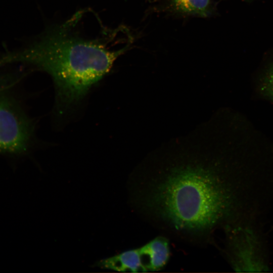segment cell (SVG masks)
Instances as JSON below:
<instances>
[{
    "instance_id": "6da1fadb",
    "label": "cell",
    "mask_w": 273,
    "mask_h": 273,
    "mask_svg": "<svg viewBox=\"0 0 273 273\" xmlns=\"http://www.w3.org/2000/svg\"><path fill=\"white\" fill-rule=\"evenodd\" d=\"M139 170L131 182L134 210L161 235L192 245L213 242L242 216L241 180L217 159L171 158Z\"/></svg>"
},
{
    "instance_id": "7a4b0ae2",
    "label": "cell",
    "mask_w": 273,
    "mask_h": 273,
    "mask_svg": "<svg viewBox=\"0 0 273 273\" xmlns=\"http://www.w3.org/2000/svg\"><path fill=\"white\" fill-rule=\"evenodd\" d=\"M101 22L92 11L78 12L7 61L30 64L49 74L58 110L63 112L81 101L130 47L120 46L123 28Z\"/></svg>"
},
{
    "instance_id": "3957f363",
    "label": "cell",
    "mask_w": 273,
    "mask_h": 273,
    "mask_svg": "<svg viewBox=\"0 0 273 273\" xmlns=\"http://www.w3.org/2000/svg\"><path fill=\"white\" fill-rule=\"evenodd\" d=\"M245 218L224 232L225 254L236 271H264L268 269L264 241L253 221Z\"/></svg>"
},
{
    "instance_id": "277c9868",
    "label": "cell",
    "mask_w": 273,
    "mask_h": 273,
    "mask_svg": "<svg viewBox=\"0 0 273 273\" xmlns=\"http://www.w3.org/2000/svg\"><path fill=\"white\" fill-rule=\"evenodd\" d=\"M33 124L14 100L0 92V153L25 152L32 138Z\"/></svg>"
},
{
    "instance_id": "5b68a950",
    "label": "cell",
    "mask_w": 273,
    "mask_h": 273,
    "mask_svg": "<svg viewBox=\"0 0 273 273\" xmlns=\"http://www.w3.org/2000/svg\"><path fill=\"white\" fill-rule=\"evenodd\" d=\"M101 268L120 272H149L150 259L144 245L128 250L100 261Z\"/></svg>"
},
{
    "instance_id": "8992f818",
    "label": "cell",
    "mask_w": 273,
    "mask_h": 273,
    "mask_svg": "<svg viewBox=\"0 0 273 273\" xmlns=\"http://www.w3.org/2000/svg\"><path fill=\"white\" fill-rule=\"evenodd\" d=\"M159 11L183 16L207 18L214 12L212 0H159ZM156 1V2H158Z\"/></svg>"
},
{
    "instance_id": "52a82bcc",
    "label": "cell",
    "mask_w": 273,
    "mask_h": 273,
    "mask_svg": "<svg viewBox=\"0 0 273 273\" xmlns=\"http://www.w3.org/2000/svg\"><path fill=\"white\" fill-rule=\"evenodd\" d=\"M261 90L266 96L273 100V62L262 79Z\"/></svg>"
},
{
    "instance_id": "ba28073f",
    "label": "cell",
    "mask_w": 273,
    "mask_h": 273,
    "mask_svg": "<svg viewBox=\"0 0 273 273\" xmlns=\"http://www.w3.org/2000/svg\"><path fill=\"white\" fill-rule=\"evenodd\" d=\"M245 1H252V0H245Z\"/></svg>"
},
{
    "instance_id": "9c48e42d",
    "label": "cell",
    "mask_w": 273,
    "mask_h": 273,
    "mask_svg": "<svg viewBox=\"0 0 273 273\" xmlns=\"http://www.w3.org/2000/svg\"><path fill=\"white\" fill-rule=\"evenodd\" d=\"M159 1V0H155V2H156V1Z\"/></svg>"
}]
</instances>
